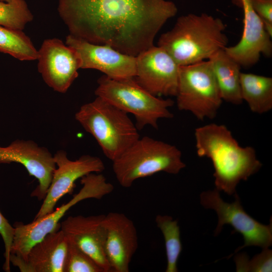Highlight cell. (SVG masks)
Segmentation results:
<instances>
[{
    "mask_svg": "<svg viewBox=\"0 0 272 272\" xmlns=\"http://www.w3.org/2000/svg\"><path fill=\"white\" fill-rule=\"evenodd\" d=\"M225 25L218 18L206 13L189 14L178 18L173 28L162 34L158 45L179 66L209 59L227 46Z\"/></svg>",
    "mask_w": 272,
    "mask_h": 272,
    "instance_id": "obj_3",
    "label": "cell"
},
{
    "mask_svg": "<svg viewBox=\"0 0 272 272\" xmlns=\"http://www.w3.org/2000/svg\"><path fill=\"white\" fill-rule=\"evenodd\" d=\"M82 187L67 203L51 213L30 223L17 222L10 258L25 260L30 249L46 235L60 229L59 221L69 210L80 201L89 198L100 199L111 193L113 185L100 173H91L81 178Z\"/></svg>",
    "mask_w": 272,
    "mask_h": 272,
    "instance_id": "obj_7",
    "label": "cell"
},
{
    "mask_svg": "<svg viewBox=\"0 0 272 272\" xmlns=\"http://www.w3.org/2000/svg\"><path fill=\"white\" fill-rule=\"evenodd\" d=\"M67 244L59 229L34 245L25 260L10 258V262L21 272H63Z\"/></svg>",
    "mask_w": 272,
    "mask_h": 272,
    "instance_id": "obj_18",
    "label": "cell"
},
{
    "mask_svg": "<svg viewBox=\"0 0 272 272\" xmlns=\"http://www.w3.org/2000/svg\"><path fill=\"white\" fill-rule=\"evenodd\" d=\"M105 215L71 216L60 224L66 239L92 257L104 270L111 271L105 250Z\"/></svg>",
    "mask_w": 272,
    "mask_h": 272,
    "instance_id": "obj_15",
    "label": "cell"
},
{
    "mask_svg": "<svg viewBox=\"0 0 272 272\" xmlns=\"http://www.w3.org/2000/svg\"><path fill=\"white\" fill-rule=\"evenodd\" d=\"M75 119L112 162L140 138L128 114L100 97L83 105Z\"/></svg>",
    "mask_w": 272,
    "mask_h": 272,
    "instance_id": "obj_4",
    "label": "cell"
},
{
    "mask_svg": "<svg viewBox=\"0 0 272 272\" xmlns=\"http://www.w3.org/2000/svg\"><path fill=\"white\" fill-rule=\"evenodd\" d=\"M219 191H203L200 194L201 205L207 209L214 210L218 216V224L214 234L218 235L225 224L234 229V233H240L244 239V244L238 247L235 253L248 246H257L262 249L269 248L272 244L271 218L268 225L262 224L249 215L241 204L237 193L231 203L225 202L221 197Z\"/></svg>",
    "mask_w": 272,
    "mask_h": 272,
    "instance_id": "obj_9",
    "label": "cell"
},
{
    "mask_svg": "<svg viewBox=\"0 0 272 272\" xmlns=\"http://www.w3.org/2000/svg\"><path fill=\"white\" fill-rule=\"evenodd\" d=\"M210 61L223 100L235 105L243 102L241 93V66L225 50L212 55Z\"/></svg>",
    "mask_w": 272,
    "mask_h": 272,
    "instance_id": "obj_19",
    "label": "cell"
},
{
    "mask_svg": "<svg viewBox=\"0 0 272 272\" xmlns=\"http://www.w3.org/2000/svg\"><path fill=\"white\" fill-rule=\"evenodd\" d=\"M0 52L22 61L36 60L38 50L22 30L0 25Z\"/></svg>",
    "mask_w": 272,
    "mask_h": 272,
    "instance_id": "obj_21",
    "label": "cell"
},
{
    "mask_svg": "<svg viewBox=\"0 0 272 272\" xmlns=\"http://www.w3.org/2000/svg\"><path fill=\"white\" fill-rule=\"evenodd\" d=\"M252 8L263 22L268 34L272 35V0H249Z\"/></svg>",
    "mask_w": 272,
    "mask_h": 272,
    "instance_id": "obj_27",
    "label": "cell"
},
{
    "mask_svg": "<svg viewBox=\"0 0 272 272\" xmlns=\"http://www.w3.org/2000/svg\"><path fill=\"white\" fill-rule=\"evenodd\" d=\"M14 228L0 211V235L5 245V262L3 269L7 272L11 271L10 255L12 244Z\"/></svg>",
    "mask_w": 272,
    "mask_h": 272,
    "instance_id": "obj_26",
    "label": "cell"
},
{
    "mask_svg": "<svg viewBox=\"0 0 272 272\" xmlns=\"http://www.w3.org/2000/svg\"><path fill=\"white\" fill-rule=\"evenodd\" d=\"M33 16L25 0L0 1V25L23 30Z\"/></svg>",
    "mask_w": 272,
    "mask_h": 272,
    "instance_id": "obj_23",
    "label": "cell"
},
{
    "mask_svg": "<svg viewBox=\"0 0 272 272\" xmlns=\"http://www.w3.org/2000/svg\"><path fill=\"white\" fill-rule=\"evenodd\" d=\"M38 70L54 91L65 93L78 76L81 59L78 52L57 38L45 39L38 50Z\"/></svg>",
    "mask_w": 272,
    "mask_h": 272,
    "instance_id": "obj_11",
    "label": "cell"
},
{
    "mask_svg": "<svg viewBox=\"0 0 272 272\" xmlns=\"http://www.w3.org/2000/svg\"><path fill=\"white\" fill-rule=\"evenodd\" d=\"M53 158L56 168L46 194L34 220L51 213L60 199L73 191L78 179L91 173H100L105 169L104 163L96 156L85 155L72 160L68 158L65 151L59 150Z\"/></svg>",
    "mask_w": 272,
    "mask_h": 272,
    "instance_id": "obj_10",
    "label": "cell"
},
{
    "mask_svg": "<svg viewBox=\"0 0 272 272\" xmlns=\"http://www.w3.org/2000/svg\"><path fill=\"white\" fill-rule=\"evenodd\" d=\"M67 242L63 272H104L89 255L72 242Z\"/></svg>",
    "mask_w": 272,
    "mask_h": 272,
    "instance_id": "obj_24",
    "label": "cell"
},
{
    "mask_svg": "<svg viewBox=\"0 0 272 272\" xmlns=\"http://www.w3.org/2000/svg\"><path fill=\"white\" fill-rule=\"evenodd\" d=\"M95 93L126 113L132 114L138 130L147 125L157 129L160 119L173 116L169 108L174 101L150 93L134 78L113 79L103 75L98 80Z\"/></svg>",
    "mask_w": 272,
    "mask_h": 272,
    "instance_id": "obj_6",
    "label": "cell"
},
{
    "mask_svg": "<svg viewBox=\"0 0 272 272\" xmlns=\"http://www.w3.org/2000/svg\"><path fill=\"white\" fill-rule=\"evenodd\" d=\"M237 272H271L272 271V250L269 248L249 259L244 253H238L234 257Z\"/></svg>",
    "mask_w": 272,
    "mask_h": 272,
    "instance_id": "obj_25",
    "label": "cell"
},
{
    "mask_svg": "<svg viewBox=\"0 0 272 272\" xmlns=\"http://www.w3.org/2000/svg\"><path fill=\"white\" fill-rule=\"evenodd\" d=\"M155 222L164 237L167 257L165 271L177 272V263L182 250L178 221L170 216L158 215Z\"/></svg>",
    "mask_w": 272,
    "mask_h": 272,
    "instance_id": "obj_22",
    "label": "cell"
},
{
    "mask_svg": "<svg viewBox=\"0 0 272 272\" xmlns=\"http://www.w3.org/2000/svg\"><path fill=\"white\" fill-rule=\"evenodd\" d=\"M243 9V31L239 42L224 48L225 51L241 66H251L259 60L261 54L272 53L271 36L261 19L254 11L249 0H236Z\"/></svg>",
    "mask_w": 272,
    "mask_h": 272,
    "instance_id": "obj_17",
    "label": "cell"
},
{
    "mask_svg": "<svg viewBox=\"0 0 272 272\" xmlns=\"http://www.w3.org/2000/svg\"><path fill=\"white\" fill-rule=\"evenodd\" d=\"M241 93L253 112L263 114L272 109V78L241 73Z\"/></svg>",
    "mask_w": 272,
    "mask_h": 272,
    "instance_id": "obj_20",
    "label": "cell"
},
{
    "mask_svg": "<svg viewBox=\"0 0 272 272\" xmlns=\"http://www.w3.org/2000/svg\"><path fill=\"white\" fill-rule=\"evenodd\" d=\"M137 57L136 75L138 84L152 95H177L179 65L162 47H152Z\"/></svg>",
    "mask_w": 272,
    "mask_h": 272,
    "instance_id": "obj_12",
    "label": "cell"
},
{
    "mask_svg": "<svg viewBox=\"0 0 272 272\" xmlns=\"http://www.w3.org/2000/svg\"><path fill=\"white\" fill-rule=\"evenodd\" d=\"M105 250L111 271L128 272L138 247V232L133 221L125 214L110 212L105 216Z\"/></svg>",
    "mask_w": 272,
    "mask_h": 272,
    "instance_id": "obj_16",
    "label": "cell"
},
{
    "mask_svg": "<svg viewBox=\"0 0 272 272\" xmlns=\"http://www.w3.org/2000/svg\"><path fill=\"white\" fill-rule=\"evenodd\" d=\"M177 106L197 119L214 118L222 99L209 60L179 66Z\"/></svg>",
    "mask_w": 272,
    "mask_h": 272,
    "instance_id": "obj_8",
    "label": "cell"
},
{
    "mask_svg": "<svg viewBox=\"0 0 272 272\" xmlns=\"http://www.w3.org/2000/svg\"><path fill=\"white\" fill-rule=\"evenodd\" d=\"M57 10L70 34L133 56L178 11L166 0H58Z\"/></svg>",
    "mask_w": 272,
    "mask_h": 272,
    "instance_id": "obj_1",
    "label": "cell"
},
{
    "mask_svg": "<svg viewBox=\"0 0 272 272\" xmlns=\"http://www.w3.org/2000/svg\"><path fill=\"white\" fill-rule=\"evenodd\" d=\"M13 0H0V1H2V2H10L11 1H12Z\"/></svg>",
    "mask_w": 272,
    "mask_h": 272,
    "instance_id": "obj_28",
    "label": "cell"
},
{
    "mask_svg": "<svg viewBox=\"0 0 272 272\" xmlns=\"http://www.w3.org/2000/svg\"><path fill=\"white\" fill-rule=\"evenodd\" d=\"M175 146L146 136L139 138L113 161L115 178L122 187L160 172L177 174L185 167Z\"/></svg>",
    "mask_w": 272,
    "mask_h": 272,
    "instance_id": "obj_5",
    "label": "cell"
},
{
    "mask_svg": "<svg viewBox=\"0 0 272 272\" xmlns=\"http://www.w3.org/2000/svg\"><path fill=\"white\" fill-rule=\"evenodd\" d=\"M17 163L23 165L38 184L31 196L39 200L45 197L56 168L49 150L32 140H17L9 146H0V163Z\"/></svg>",
    "mask_w": 272,
    "mask_h": 272,
    "instance_id": "obj_13",
    "label": "cell"
},
{
    "mask_svg": "<svg viewBox=\"0 0 272 272\" xmlns=\"http://www.w3.org/2000/svg\"><path fill=\"white\" fill-rule=\"evenodd\" d=\"M197 155L209 158L214 168L216 189L234 195L237 185L262 166L254 149L241 147L223 124L210 123L195 130Z\"/></svg>",
    "mask_w": 272,
    "mask_h": 272,
    "instance_id": "obj_2",
    "label": "cell"
},
{
    "mask_svg": "<svg viewBox=\"0 0 272 272\" xmlns=\"http://www.w3.org/2000/svg\"><path fill=\"white\" fill-rule=\"evenodd\" d=\"M65 44L79 53L81 69H95L113 79L135 76L136 56L123 53L106 45L90 43L70 34L66 37Z\"/></svg>",
    "mask_w": 272,
    "mask_h": 272,
    "instance_id": "obj_14",
    "label": "cell"
}]
</instances>
